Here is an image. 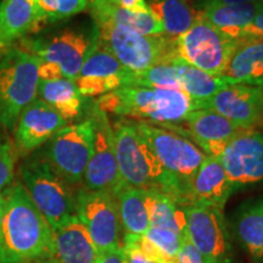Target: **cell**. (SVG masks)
I'll return each instance as SVG.
<instances>
[{"instance_id":"3957f363","label":"cell","mask_w":263,"mask_h":263,"mask_svg":"<svg viewBox=\"0 0 263 263\" xmlns=\"http://www.w3.org/2000/svg\"><path fill=\"white\" fill-rule=\"evenodd\" d=\"M115 154L123 185L143 190H157L174 199L172 183L138 130L134 121L127 118L112 124ZM174 201V200H173Z\"/></svg>"},{"instance_id":"ffe728a7","label":"cell","mask_w":263,"mask_h":263,"mask_svg":"<svg viewBox=\"0 0 263 263\" xmlns=\"http://www.w3.org/2000/svg\"><path fill=\"white\" fill-rule=\"evenodd\" d=\"M219 78L226 84H244L263 89V41L239 39Z\"/></svg>"},{"instance_id":"7402d4cb","label":"cell","mask_w":263,"mask_h":263,"mask_svg":"<svg viewBox=\"0 0 263 263\" xmlns=\"http://www.w3.org/2000/svg\"><path fill=\"white\" fill-rule=\"evenodd\" d=\"M52 233V258L61 263H97L98 249L77 216Z\"/></svg>"},{"instance_id":"603a6c76","label":"cell","mask_w":263,"mask_h":263,"mask_svg":"<svg viewBox=\"0 0 263 263\" xmlns=\"http://www.w3.org/2000/svg\"><path fill=\"white\" fill-rule=\"evenodd\" d=\"M0 18L3 48L10 47L27 34L37 33L34 0H2Z\"/></svg>"},{"instance_id":"ba28073f","label":"cell","mask_w":263,"mask_h":263,"mask_svg":"<svg viewBox=\"0 0 263 263\" xmlns=\"http://www.w3.org/2000/svg\"><path fill=\"white\" fill-rule=\"evenodd\" d=\"M97 41L98 31L93 24L91 27H67L50 34L26 38L21 48L34 54L42 62L57 66L64 78L74 81Z\"/></svg>"},{"instance_id":"4dcf8cb0","label":"cell","mask_w":263,"mask_h":263,"mask_svg":"<svg viewBox=\"0 0 263 263\" xmlns=\"http://www.w3.org/2000/svg\"><path fill=\"white\" fill-rule=\"evenodd\" d=\"M129 70L124 68L116 58L100 44L99 39L91 49L90 54L85 59L80 76L83 77H123L126 84L127 74Z\"/></svg>"},{"instance_id":"5bb4252c","label":"cell","mask_w":263,"mask_h":263,"mask_svg":"<svg viewBox=\"0 0 263 263\" xmlns=\"http://www.w3.org/2000/svg\"><path fill=\"white\" fill-rule=\"evenodd\" d=\"M183 209L188 238L203 263H232V245L223 210L201 205Z\"/></svg>"},{"instance_id":"4316f807","label":"cell","mask_w":263,"mask_h":263,"mask_svg":"<svg viewBox=\"0 0 263 263\" xmlns=\"http://www.w3.org/2000/svg\"><path fill=\"white\" fill-rule=\"evenodd\" d=\"M93 20H105L111 24L122 26L144 35H163L164 29L161 22L151 11L134 12L106 2L90 9Z\"/></svg>"},{"instance_id":"9a60e30c","label":"cell","mask_w":263,"mask_h":263,"mask_svg":"<svg viewBox=\"0 0 263 263\" xmlns=\"http://www.w3.org/2000/svg\"><path fill=\"white\" fill-rule=\"evenodd\" d=\"M91 117L94 139L91 156L85 170L83 188L91 192H107L116 195L123 186L115 154L112 124L107 115L93 105Z\"/></svg>"},{"instance_id":"52a82bcc","label":"cell","mask_w":263,"mask_h":263,"mask_svg":"<svg viewBox=\"0 0 263 263\" xmlns=\"http://www.w3.org/2000/svg\"><path fill=\"white\" fill-rule=\"evenodd\" d=\"M98 39L124 68L132 72L149 70L174 57V39L163 35H144L105 20H94Z\"/></svg>"},{"instance_id":"7a4b0ae2","label":"cell","mask_w":263,"mask_h":263,"mask_svg":"<svg viewBox=\"0 0 263 263\" xmlns=\"http://www.w3.org/2000/svg\"><path fill=\"white\" fill-rule=\"evenodd\" d=\"M94 105L106 115L159 127L182 122L190 112L200 110V100L183 91L149 87L120 88L99 97Z\"/></svg>"},{"instance_id":"8992f818","label":"cell","mask_w":263,"mask_h":263,"mask_svg":"<svg viewBox=\"0 0 263 263\" xmlns=\"http://www.w3.org/2000/svg\"><path fill=\"white\" fill-rule=\"evenodd\" d=\"M20 182L52 230L76 216V194L43 156L35 154L20 166Z\"/></svg>"},{"instance_id":"f35d334b","label":"cell","mask_w":263,"mask_h":263,"mask_svg":"<svg viewBox=\"0 0 263 263\" xmlns=\"http://www.w3.org/2000/svg\"><path fill=\"white\" fill-rule=\"evenodd\" d=\"M262 0H199V9L206 8V6H222V5H242L258 3Z\"/></svg>"},{"instance_id":"6da1fadb","label":"cell","mask_w":263,"mask_h":263,"mask_svg":"<svg viewBox=\"0 0 263 263\" xmlns=\"http://www.w3.org/2000/svg\"><path fill=\"white\" fill-rule=\"evenodd\" d=\"M0 263H39L52 257L54 233L21 182L4 192Z\"/></svg>"},{"instance_id":"4fadbf2b","label":"cell","mask_w":263,"mask_h":263,"mask_svg":"<svg viewBox=\"0 0 263 263\" xmlns=\"http://www.w3.org/2000/svg\"><path fill=\"white\" fill-rule=\"evenodd\" d=\"M218 157L234 193L263 185V130L239 132Z\"/></svg>"},{"instance_id":"7c38bea8","label":"cell","mask_w":263,"mask_h":263,"mask_svg":"<svg viewBox=\"0 0 263 263\" xmlns=\"http://www.w3.org/2000/svg\"><path fill=\"white\" fill-rule=\"evenodd\" d=\"M76 216L87 228L99 254L122 248V224L116 196L81 188L76 193Z\"/></svg>"},{"instance_id":"5b68a950","label":"cell","mask_w":263,"mask_h":263,"mask_svg":"<svg viewBox=\"0 0 263 263\" xmlns=\"http://www.w3.org/2000/svg\"><path fill=\"white\" fill-rule=\"evenodd\" d=\"M41 59L21 47L0 51V126L14 130L22 111L37 99Z\"/></svg>"},{"instance_id":"484cf974","label":"cell","mask_w":263,"mask_h":263,"mask_svg":"<svg viewBox=\"0 0 263 263\" xmlns=\"http://www.w3.org/2000/svg\"><path fill=\"white\" fill-rule=\"evenodd\" d=\"M147 190L123 185L116 194L123 235H144L150 228L146 205Z\"/></svg>"},{"instance_id":"d6a6232c","label":"cell","mask_w":263,"mask_h":263,"mask_svg":"<svg viewBox=\"0 0 263 263\" xmlns=\"http://www.w3.org/2000/svg\"><path fill=\"white\" fill-rule=\"evenodd\" d=\"M15 153L10 141L0 134V193L14 183Z\"/></svg>"},{"instance_id":"f546056e","label":"cell","mask_w":263,"mask_h":263,"mask_svg":"<svg viewBox=\"0 0 263 263\" xmlns=\"http://www.w3.org/2000/svg\"><path fill=\"white\" fill-rule=\"evenodd\" d=\"M34 3L37 33L44 26L65 21L88 9V0H34Z\"/></svg>"},{"instance_id":"ab89813d","label":"cell","mask_w":263,"mask_h":263,"mask_svg":"<svg viewBox=\"0 0 263 263\" xmlns=\"http://www.w3.org/2000/svg\"><path fill=\"white\" fill-rule=\"evenodd\" d=\"M4 205H5V195L4 193H0V227H2L3 213H4Z\"/></svg>"},{"instance_id":"44dd1931","label":"cell","mask_w":263,"mask_h":263,"mask_svg":"<svg viewBox=\"0 0 263 263\" xmlns=\"http://www.w3.org/2000/svg\"><path fill=\"white\" fill-rule=\"evenodd\" d=\"M230 229L255 263H263V195L245 200L233 212Z\"/></svg>"},{"instance_id":"cb8c5ba5","label":"cell","mask_w":263,"mask_h":263,"mask_svg":"<svg viewBox=\"0 0 263 263\" xmlns=\"http://www.w3.org/2000/svg\"><path fill=\"white\" fill-rule=\"evenodd\" d=\"M263 9V0L252 4L206 6L199 10L200 15L210 24L230 38L239 41L242 32L254 21L256 15Z\"/></svg>"},{"instance_id":"8d00e7d4","label":"cell","mask_w":263,"mask_h":263,"mask_svg":"<svg viewBox=\"0 0 263 263\" xmlns=\"http://www.w3.org/2000/svg\"><path fill=\"white\" fill-rule=\"evenodd\" d=\"M116 6H120L124 10H129L134 12H147L150 11L146 0H107Z\"/></svg>"},{"instance_id":"d590c367","label":"cell","mask_w":263,"mask_h":263,"mask_svg":"<svg viewBox=\"0 0 263 263\" xmlns=\"http://www.w3.org/2000/svg\"><path fill=\"white\" fill-rule=\"evenodd\" d=\"M244 38L261 39V41H263V9L256 15L254 21L249 25V27L242 32L240 39Z\"/></svg>"},{"instance_id":"277c9868","label":"cell","mask_w":263,"mask_h":263,"mask_svg":"<svg viewBox=\"0 0 263 263\" xmlns=\"http://www.w3.org/2000/svg\"><path fill=\"white\" fill-rule=\"evenodd\" d=\"M172 183L174 202L180 207L192 205L190 189L194 177L205 160V153L188 138L140 121H134Z\"/></svg>"},{"instance_id":"9c48e42d","label":"cell","mask_w":263,"mask_h":263,"mask_svg":"<svg viewBox=\"0 0 263 263\" xmlns=\"http://www.w3.org/2000/svg\"><path fill=\"white\" fill-rule=\"evenodd\" d=\"M236 42L210 24L199 12L192 27L174 39V57L197 70L219 78Z\"/></svg>"},{"instance_id":"74e56055","label":"cell","mask_w":263,"mask_h":263,"mask_svg":"<svg viewBox=\"0 0 263 263\" xmlns=\"http://www.w3.org/2000/svg\"><path fill=\"white\" fill-rule=\"evenodd\" d=\"M97 263H128L124 256L123 249H116L111 250V251L101 252L99 254V257L97 259Z\"/></svg>"},{"instance_id":"2e32d148","label":"cell","mask_w":263,"mask_h":263,"mask_svg":"<svg viewBox=\"0 0 263 263\" xmlns=\"http://www.w3.org/2000/svg\"><path fill=\"white\" fill-rule=\"evenodd\" d=\"M200 110L213 111L242 129H252L263 123V89L244 84H226L200 101Z\"/></svg>"},{"instance_id":"b9f144b4","label":"cell","mask_w":263,"mask_h":263,"mask_svg":"<svg viewBox=\"0 0 263 263\" xmlns=\"http://www.w3.org/2000/svg\"><path fill=\"white\" fill-rule=\"evenodd\" d=\"M39 263H61V262H59L58 259H55V258H47V259H44V261H42V262H39Z\"/></svg>"},{"instance_id":"e575fe53","label":"cell","mask_w":263,"mask_h":263,"mask_svg":"<svg viewBox=\"0 0 263 263\" xmlns=\"http://www.w3.org/2000/svg\"><path fill=\"white\" fill-rule=\"evenodd\" d=\"M177 263H203L201 255L197 251L189 238L184 240L182 248H180L178 255L176 256Z\"/></svg>"},{"instance_id":"30bf717a","label":"cell","mask_w":263,"mask_h":263,"mask_svg":"<svg viewBox=\"0 0 263 263\" xmlns=\"http://www.w3.org/2000/svg\"><path fill=\"white\" fill-rule=\"evenodd\" d=\"M94 123L89 116L82 122L66 124L47 143L43 156L71 186L83 183L93 150Z\"/></svg>"},{"instance_id":"f1b7e54d","label":"cell","mask_w":263,"mask_h":263,"mask_svg":"<svg viewBox=\"0 0 263 263\" xmlns=\"http://www.w3.org/2000/svg\"><path fill=\"white\" fill-rule=\"evenodd\" d=\"M146 205L150 227L171 229L183 238H188L184 209L177 205L168 195L157 190H149L146 194Z\"/></svg>"},{"instance_id":"ac0fdd59","label":"cell","mask_w":263,"mask_h":263,"mask_svg":"<svg viewBox=\"0 0 263 263\" xmlns=\"http://www.w3.org/2000/svg\"><path fill=\"white\" fill-rule=\"evenodd\" d=\"M67 121L41 99H35L20 115L15 127V145L21 155H29L47 144Z\"/></svg>"},{"instance_id":"ee69618b","label":"cell","mask_w":263,"mask_h":263,"mask_svg":"<svg viewBox=\"0 0 263 263\" xmlns=\"http://www.w3.org/2000/svg\"><path fill=\"white\" fill-rule=\"evenodd\" d=\"M160 263H177V261L176 259H163V261Z\"/></svg>"},{"instance_id":"1f68e13d","label":"cell","mask_w":263,"mask_h":263,"mask_svg":"<svg viewBox=\"0 0 263 263\" xmlns=\"http://www.w3.org/2000/svg\"><path fill=\"white\" fill-rule=\"evenodd\" d=\"M144 235L160 250L164 257L168 259H176V256L178 255L184 240L188 239L183 238L173 230L157 228V227H150Z\"/></svg>"},{"instance_id":"d4e9b609","label":"cell","mask_w":263,"mask_h":263,"mask_svg":"<svg viewBox=\"0 0 263 263\" xmlns=\"http://www.w3.org/2000/svg\"><path fill=\"white\" fill-rule=\"evenodd\" d=\"M37 98L54 108L67 122L81 116L84 107V97L78 91L74 81L67 78L39 80Z\"/></svg>"},{"instance_id":"8fae6325","label":"cell","mask_w":263,"mask_h":263,"mask_svg":"<svg viewBox=\"0 0 263 263\" xmlns=\"http://www.w3.org/2000/svg\"><path fill=\"white\" fill-rule=\"evenodd\" d=\"M221 78L197 70L179 59L159 64L149 70L127 74L124 87H149L179 90L195 100H205L221 89Z\"/></svg>"},{"instance_id":"7bdbcfd3","label":"cell","mask_w":263,"mask_h":263,"mask_svg":"<svg viewBox=\"0 0 263 263\" xmlns=\"http://www.w3.org/2000/svg\"><path fill=\"white\" fill-rule=\"evenodd\" d=\"M2 3V0H0ZM0 48H3V43H2V18H0Z\"/></svg>"},{"instance_id":"83f0119b","label":"cell","mask_w":263,"mask_h":263,"mask_svg":"<svg viewBox=\"0 0 263 263\" xmlns=\"http://www.w3.org/2000/svg\"><path fill=\"white\" fill-rule=\"evenodd\" d=\"M147 6L162 24L164 34L172 39L188 31L199 16L190 0H149Z\"/></svg>"},{"instance_id":"d6986e66","label":"cell","mask_w":263,"mask_h":263,"mask_svg":"<svg viewBox=\"0 0 263 263\" xmlns=\"http://www.w3.org/2000/svg\"><path fill=\"white\" fill-rule=\"evenodd\" d=\"M233 193L234 190L219 157L206 156L193 179L190 206L201 205L223 210Z\"/></svg>"},{"instance_id":"e0dca14e","label":"cell","mask_w":263,"mask_h":263,"mask_svg":"<svg viewBox=\"0 0 263 263\" xmlns=\"http://www.w3.org/2000/svg\"><path fill=\"white\" fill-rule=\"evenodd\" d=\"M161 127L188 138L206 156L217 157L227 143L242 130V128L230 122L226 117L210 110H195L182 122Z\"/></svg>"},{"instance_id":"60d3db41","label":"cell","mask_w":263,"mask_h":263,"mask_svg":"<svg viewBox=\"0 0 263 263\" xmlns=\"http://www.w3.org/2000/svg\"><path fill=\"white\" fill-rule=\"evenodd\" d=\"M107 0H88V9H93L95 6H99L104 3H106Z\"/></svg>"},{"instance_id":"836d02e7","label":"cell","mask_w":263,"mask_h":263,"mask_svg":"<svg viewBox=\"0 0 263 263\" xmlns=\"http://www.w3.org/2000/svg\"><path fill=\"white\" fill-rule=\"evenodd\" d=\"M122 249L128 263H155L143 255L130 235H123Z\"/></svg>"}]
</instances>
